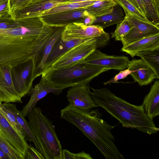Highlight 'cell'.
I'll return each instance as SVG.
<instances>
[{"label": "cell", "mask_w": 159, "mask_h": 159, "mask_svg": "<svg viewBox=\"0 0 159 159\" xmlns=\"http://www.w3.org/2000/svg\"><path fill=\"white\" fill-rule=\"evenodd\" d=\"M9 65L0 66V101L2 102L22 103L21 98L16 91L12 81Z\"/></svg>", "instance_id": "15"}, {"label": "cell", "mask_w": 159, "mask_h": 159, "mask_svg": "<svg viewBox=\"0 0 159 159\" xmlns=\"http://www.w3.org/2000/svg\"><path fill=\"white\" fill-rule=\"evenodd\" d=\"M97 1H89L73 2H67L61 4L49 10L44 11L40 16L67 10L84 8L93 4Z\"/></svg>", "instance_id": "27"}, {"label": "cell", "mask_w": 159, "mask_h": 159, "mask_svg": "<svg viewBox=\"0 0 159 159\" xmlns=\"http://www.w3.org/2000/svg\"><path fill=\"white\" fill-rule=\"evenodd\" d=\"M133 28L121 41L123 47L143 38L159 34V24L139 19L128 12H125Z\"/></svg>", "instance_id": "9"}, {"label": "cell", "mask_w": 159, "mask_h": 159, "mask_svg": "<svg viewBox=\"0 0 159 159\" xmlns=\"http://www.w3.org/2000/svg\"><path fill=\"white\" fill-rule=\"evenodd\" d=\"M62 159H92L88 153L84 151L77 153H72L66 149L62 150Z\"/></svg>", "instance_id": "33"}, {"label": "cell", "mask_w": 159, "mask_h": 159, "mask_svg": "<svg viewBox=\"0 0 159 159\" xmlns=\"http://www.w3.org/2000/svg\"><path fill=\"white\" fill-rule=\"evenodd\" d=\"M89 15L84 8L67 10L39 16L44 24L56 26L65 27L75 22H83Z\"/></svg>", "instance_id": "11"}, {"label": "cell", "mask_w": 159, "mask_h": 159, "mask_svg": "<svg viewBox=\"0 0 159 159\" xmlns=\"http://www.w3.org/2000/svg\"><path fill=\"white\" fill-rule=\"evenodd\" d=\"M0 148L8 159H25L24 156L0 135Z\"/></svg>", "instance_id": "30"}, {"label": "cell", "mask_w": 159, "mask_h": 159, "mask_svg": "<svg viewBox=\"0 0 159 159\" xmlns=\"http://www.w3.org/2000/svg\"><path fill=\"white\" fill-rule=\"evenodd\" d=\"M95 19L96 17L94 16L88 15L84 18L83 23L87 26L92 25H93Z\"/></svg>", "instance_id": "38"}, {"label": "cell", "mask_w": 159, "mask_h": 159, "mask_svg": "<svg viewBox=\"0 0 159 159\" xmlns=\"http://www.w3.org/2000/svg\"><path fill=\"white\" fill-rule=\"evenodd\" d=\"M61 39L65 41L90 39H110L109 34L98 25L87 26L83 22H75L66 26L62 32Z\"/></svg>", "instance_id": "8"}, {"label": "cell", "mask_w": 159, "mask_h": 159, "mask_svg": "<svg viewBox=\"0 0 159 159\" xmlns=\"http://www.w3.org/2000/svg\"><path fill=\"white\" fill-rule=\"evenodd\" d=\"M89 84L71 87L66 97L70 105L84 110L99 107L92 98Z\"/></svg>", "instance_id": "12"}, {"label": "cell", "mask_w": 159, "mask_h": 159, "mask_svg": "<svg viewBox=\"0 0 159 159\" xmlns=\"http://www.w3.org/2000/svg\"><path fill=\"white\" fill-rule=\"evenodd\" d=\"M116 4L124 10L125 13L128 12L141 20L150 21L146 17L127 0H114Z\"/></svg>", "instance_id": "29"}, {"label": "cell", "mask_w": 159, "mask_h": 159, "mask_svg": "<svg viewBox=\"0 0 159 159\" xmlns=\"http://www.w3.org/2000/svg\"><path fill=\"white\" fill-rule=\"evenodd\" d=\"M125 16L121 7L118 5H116L112 10L105 15L96 18L93 25H98L103 29L122 21Z\"/></svg>", "instance_id": "22"}, {"label": "cell", "mask_w": 159, "mask_h": 159, "mask_svg": "<svg viewBox=\"0 0 159 159\" xmlns=\"http://www.w3.org/2000/svg\"><path fill=\"white\" fill-rule=\"evenodd\" d=\"M63 90L62 89L51 84L44 78L41 77L39 82L31 89L30 93V101L20 111V113L25 117L35 107L37 102L47 94L52 93L56 95H59Z\"/></svg>", "instance_id": "13"}, {"label": "cell", "mask_w": 159, "mask_h": 159, "mask_svg": "<svg viewBox=\"0 0 159 159\" xmlns=\"http://www.w3.org/2000/svg\"><path fill=\"white\" fill-rule=\"evenodd\" d=\"M11 105L17 122L24 132L25 139L33 142L35 146L36 149L42 155V149L32 132L25 117L21 114L20 111L17 110L15 104L11 103Z\"/></svg>", "instance_id": "24"}, {"label": "cell", "mask_w": 159, "mask_h": 159, "mask_svg": "<svg viewBox=\"0 0 159 159\" xmlns=\"http://www.w3.org/2000/svg\"><path fill=\"white\" fill-rule=\"evenodd\" d=\"M65 27L57 26L47 45L40 53L33 60L34 79L41 75L43 72L47 58L55 43L61 37Z\"/></svg>", "instance_id": "18"}, {"label": "cell", "mask_w": 159, "mask_h": 159, "mask_svg": "<svg viewBox=\"0 0 159 159\" xmlns=\"http://www.w3.org/2000/svg\"><path fill=\"white\" fill-rule=\"evenodd\" d=\"M127 0L135 7L148 18L147 11L142 0Z\"/></svg>", "instance_id": "37"}, {"label": "cell", "mask_w": 159, "mask_h": 159, "mask_svg": "<svg viewBox=\"0 0 159 159\" xmlns=\"http://www.w3.org/2000/svg\"><path fill=\"white\" fill-rule=\"evenodd\" d=\"M159 81L155 82L145 97L143 105L145 112L151 120L159 115Z\"/></svg>", "instance_id": "21"}, {"label": "cell", "mask_w": 159, "mask_h": 159, "mask_svg": "<svg viewBox=\"0 0 159 159\" xmlns=\"http://www.w3.org/2000/svg\"><path fill=\"white\" fill-rule=\"evenodd\" d=\"M146 8L147 18L152 23L159 24V13L155 8L152 0H142Z\"/></svg>", "instance_id": "31"}, {"label": "cell", "mask_w": 159, "mask_h": 159, "mask_svg": "<svg viewBox=\"0 0 159 159\" xmlns=\"http://www.w3.org/2000/svg\"><path fill=\"white\" fill-rule=\"evenodd\" d=\"M136 56L140 57L153 70L159 78V48L138 52Z\"/></svg>", "instance_id": "25"}, {"label": "cell", "mask_w": 159, "mask_h": 159, "mask_svg": "<svg viewBox=\"0 0 159 159\" xmlns=\"http://www.w3.org/2000/svg\"><path fill=\"white\" fill-rule=\"evenodd\" d=\"M129 61L127 57L108 55L96 49L80 62L109 70H121L127 68Z\"/></svg>", "instance_id": "10"}, {"label": "cell", "mask_w": 159, "mask_h": 159, "mask_svg": "<svg viewBox=\"0 0 159 159\" xmlns=\"http://www.w3.org/2000/svg\"><path fill=\"white\" fill-rule=\"evenodd\" d=\"M133 28L132 25L125 16L124 19L117 24L115 31L111 33V37L116 41H121L123 38Z\"/></svg>", "instance_id": "28"}, {"label": "cell", "mask_w": 159, "mask_h": 159, "mask_svg": "<svg viewBox=\"0 0 159 159\" xmlns=\"http://www.w3.org/2000/svg\"><path fill=\"white\" fill-rule=\"evenodd\" d=\"M56 28L44 24L39 16L21 19L17 26L0 29V66L12 67L33 60L48 44Z\"/></svg>", "instance_id": "1"}, {"label": "cell", "mask_w": 159, "mask_h": 159, "mask_svg": "<svg viewBox=\"0 0 159 159\" xmlns=\"http://www.w3.org/2000/svg\"><path fill=\"white\" fill-rule=\"evenodd\" d=\"M33 68V62L31 58L11 68L14 88L21 98L30 93L33 88V82L34 79Z\"/></svg>", "instance_id": "7"}, {"label": "cell", "mask_w": 159, "mask_h": 159, "mask_svg": "<svg viewBox=\"0 0 159 159\" xmlns=\"http://www.w3.org/2000/svg\"><path fill=\"white\" fill-rule=\"evenodd\" d=\"M159 48V34L144 38L131 43L121 48V51L132 57L139 51Z\"/></svg>", "instance_id": "19"}, {"label": "cell", "mask_w": 159, "mask_h": 159, "mask_svg": "<svg viewBox=\"0 0 159 159\" xmlns=\"http://www.w3.org/2000/svg\"><path fill=\"white\" fill-rule=\"evenodd\" d=\"M92 98L98 105L117 120L123 127L135 129L149 134H156L159 128L145 113L143 104H130L116 96L107 88H90Z\"/></svg>", "instance_id": "3"}, {"label": "cell", "mask_w": 159, "mask_h": 159, "mask_svg": "<svg viewBox=\"0 0 159 159\" xmlns=\"http://www.w3.org/2000/svg\"><path fill=\"white\" fill-rule=\"evenodd\" d=\"M0 113L15 130L25 139V134L19 124L10 102L0 103Z\"/></svg>", "instance_id": "26"}, {"label": "cell", "mask_w": 159, "mask_h": 159, "mask_svg": "<svg viewBox=\"0 0 159 159\" xmlns=\"http://www.w3.org/2000/svg\"><path fill=\"white\" fill-rule=\"evenodd\" d=\"M2 102H1L0 101V103H1Z\"/></svg>", "instance_id": "42"}, {"label": "cell", "mask_w": 159, "mask_h": 159, "mask_svg": "<svg viewBox=\"0 0 159 159\" xmlns=\"http://www.w3.org/2000/svg\"><path fill=\"white\" fill-rule=\"evenodd\" d=\"M109 39L93 38L75 46L59 57L50 67L58 69L71 66L83 61L97 48L106 45Z\"/></svg>", "instance_id": "6"}, {"label": "cell", "mask_w": 159, "mask_h": 159, "mask_svg": "<svg viewBox=\"0 0 159 159\" xmlns=\"http://www.w3.org/2000/svg\"><path fill=\"white\" fill-rule=\"evenodd\" d=\"M154 6L157 11H159V0H152Z\"/></svg>", "instance_id": "39"}, {"label": "cell", "mask_w": 159, "mask_h": 159, "mask_svg": "<svg viewBox=\"0 0 159 159\" xmlns=\"http://www.w3.org/2000/svg\"><path fill=\"white\" fill-rule=\"evenodd\" d=\"M32 0H10V6L12 17L14 13L24 8L32 2Z\"/></svg>", "instance_id": "32"}, {"label": "cell", "mask_w": 159, "mask_h": 159, "mask_svg": "<svg viewBox=\"0 0 159 159\" xmlns=\"http://www.w3.org/2000/svg\"><path fill=\"white\" fill-rule=\"evenodd\" d=\"M28 124L43 151L45 159H62V147L52 122L34 107L28 115Z\"/></svg>", "instance_id": "5"}, {"label": "cell", "mask_w": 159, "mask_h": 159, "mask_svg": "<svg viewBox=\"0 0 159 159\" xmlns=\"http://www.w3.org/2000/svg\"><path fill=\"white\" fill-rule=\"evenodd\" d=\"M25 159H45L43 155L30 144L28 145Z\"/></svg>", "instance_id": "35"}, {"label": "cell", "mask_w": 159, "mask_h": 159, "mask_svg": "<svg viewBox=\"0 0 159 159\" xmlns=\"http://www.w3.org/2000/svg\"><path fill=\"white\" fill-rule=\"evenodd\" d=\"M71 0H37L31 2L23 9L15 12L14 19H20L40 16L44 11Z\"/></svg>", "instance_id": "14"}, {"label": "cell", "mask_w": 159, "mask_h": 159, "mask_svg": "<svg viewBox=\"0 0 159 159\" xmlns=\"http://www.w3.org/2000/svg\"><path fill=\"white\" fill-rule=\"evenodd\" d=\"M37 0H32L31 2H35V1H37Z\"/></svg>", "instance_id": "41"}, {"label": "cell", "mask_w": 159, "mask_h": 159, "mask_svg": "<svg viewBox=\"0 0 159 159\" xmlns=\"http://www.w3.org/2000/svg\"><path fill=\"white\" fill-rule=\"evenodd\" d=\"M109 69L78 62L71 66L58 69L50 67L45 70L42 77L51 84L62 89L89 84L93 78Z\"/></svg>", "instance_id": "4"}, {"label": "cell", "mask_w": 159, "mask_h": 159, "mask_svg": "<svg viewBox=\"0 0 159 159\" xmlns=\"http://www.w3.org/2000/svg\"><path fill=\"white\" fill-rule=\"evenodd\" d=\"M116 5L114 0L98 1L84 8L89 15L96 18L110 12Z\"/></svg>", "instance_id": "23"}, {"label": "cell", "mask_w": 159, "mask_h": 159, "mask_svg": "<svg viewBox=\"0 0 159 159\" xmlns=\"http://www.w3.org/2000/svg\"><path fill=\"white\" fill-rule=\"evenodd\" d=\"M0 135L20 152L25 159L29 145L26 140L15 130L0 113Z\"/></svg>", "instance_id": "16"}, {"label": "cell", "mask_w": 159, "mask_h": 159, "mask_svg": "<svg viewBox=\"0 0 159 159\" xmlns=\"http://www.w3.org/2000/svg\"><path fill=\"white\" fill-rule=\"evenodd\" d=\"M0 159H8L0 148Z\"/></svg>", "instance_id": "40"}, {"label": "cell", "mask_w": 159, "mask_h": 159, "mask_svg": "<svg viewBox=\"0 0 159 159\" xmlns=\"http://www.w3.org/2000/svg\"><path fill=\"white\" fill-rule=\"evenodd\" d=\"M7 16H11L12 17L10 6V0H0V18Z\"/></svg>", "instance_id": "34"}, {"label": "cell", "mask_w": 159, "mask_h": 159, "mask_svg": "<svg viewBox=\"0 0 159 159\" xmlns=\"http://www.w3.org/2000/svg\"><path fill=\"white\" fill-rule=\"evenodd\" d=\"M61 117L78 128L106 159H124L114 143L111 132L114 126L101 118L98 109L84 110L68 104L61 110Z\"/></svg>", "instance_id": "2"}, {"label": "cell", "mask_w": 159, "mask_h": 159, "mask_svg": "<svg viewBox=\"0 0 159 159\" xmlns=\"http://www.w3.org/2000/svg\"><path fill=\"white\" fill-rule=\"evenodd\" d=\"M131 72V71L127 69L125 70H121L118 74L116 75L113 78L111 79L109 81L104 83L105 85L111 83H118V80L121 79H124L128 75H130Z\"/></svg>", "instance_id": "36"}, {"label": "cell", "mask_w": 159, "mask_h": 159, "mask_svg": "<svg viewBox=\"0 0 159 159\" xmlns=\"http://www.w3.org/2000/svg\"><path fill=\"white\" fill-rule=\"evenodd\" d=\"M86 40L78 39L65 41L62 40L61 37L53 46L46 60L44 71L50 67L59 57L68 51Z\"/></svg>", "instance_id": "20"}, {"label": "cell", "mask_w": 159, "mask_h": 159, "mask_svg": "<svg viewBox=\"0 0 159 159\" xmlns=\"http://www.w3.org/2000/svg\"><path fill=\"white\" fill-rule=\"evenodd\" d=\"M127 68L134 82L141 86L147 85L154 79H159L153 70L143 60L133 59L129 61Z\"/></svg>", "instance_id": "17"}]
</instances>
